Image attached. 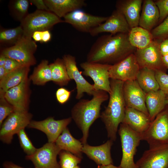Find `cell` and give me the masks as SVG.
<instances>
[{
  "instance_id": "6da1fadb",
  "label": "cell",
  "mask_w": 168,
  "mask_h": 168,
  "mask_svg": "<svg viewBox=\"0 0 168 168\" xmlns=\"http://www.w3.org/2000/svg\"><path fill=\"white\" fill-rule=\"evenodd\" d=\"M128 34H110L98 37L87 55L86 61L113 65L134 53L136 49L130 44Z\"/></svg>"
},
{
  "instance_id": "7a4b0ae2",
  "label": "cell",
  "mask_w": 168,
  "mask_h": 168,
  "mask_svg": "<svg viewBox=\"0 0 168 168\" xmlns=\"http://www.w3.org/2000/svg\"><path fill=\"white\" fill-rule=\"evenodd\" d=\"M107 93L103 90L96 91L91 100H81L71 110V117L82 132L81 141L83 145L86 143L90 126L100 117L101 105L109 98Z\"/></svg>"
},
{
  "instance_id": "3957f363",
  "label": "cell",
  "mask_w": 168,
  "mask_h": 168,
  "mask_svg": "<svg viewBox=\"0 0 168 168\" xmlns=\"http://www.w3.org/2000/svg\"><path fill=\"white\" fill-rule=\"evenodd\" d=\"M124 82L110 79L109 102L100 117L105 125L108 137L113 141L116 139L119 126L122 123L125 115L126 105L123 92Z\"/></svg>"
},
{
  "instance_id": "277c9868",
  "label": "cell",
  "mask_w": 168,
  "mask_h": 168,
  "mask_svg": "<svg viewBox=\"0 0 168 168\" xmlns=\"http://www.w3.org/2000/svg\"><path fill=\"white\" fill-rule=\"evenodd\" d=\"M118 131L122 151L119 166L121 168H137L134 158L142 140L141 133L133 130L123 123L120 124Z\"/></svg>"
},
{
  "instance_id": "5b68a950",
  "label": "cell",
  "mask_w": 168,
  "mask_h": 168,
  "mask_svg": "<svg viewBox=\"0 0 168 168\" xmlns=\"http://www.w3.org/2000/svg\"><path fill=\"white\" fill-rule=\"evenodd\" d=\"M64 21L50 11L37 10L28 14L21 22L23 36L32 38L36 31L49 30L55 25Z\"/></svg>"
},
{
  "instance_id": "8992f818",
  "label": "cell",
  "mask_w": 168,
  "mask_h": 168,
  "mask_svg": "<svg viewBox=\"0 0 168 168\" xmlns=\"http://www.w3.org/2000/svg\"><path fill=\"white\" fill-rule=\"evenodd\" d=\"M142 140L147 142L149 147L168 144V106L151 122L148 128L141 134Z\"/></svg>"
},
{
  "instance_id": "52a82bcc",
  "label": "cell",
  "mask_w": 168,
  "mask_h": 168,
  "mask_svg": "<svg viewBox=\"0 0 168 168\" xmlns=\"http://www.w3.org/2000/svg\"><path fill=\"white\" fill-rule=\"evenodd\" d=\"M37 48V45L32 38L23 35L15 44L2 49L0 54L23 65L30 67L36 63L34 54Z\"/></svg>"
},
{
  "instance_id": "ba28073f",
  "label": "cell",
  "mask_w": 168,
  "mask_h": 168,
  "mask_svg": "<svg viewBox=\"0 0 168 168\" xmlns=\"http://www.w3.org/2000/svg\"><path fill=\"white\" fill-rule=\"evenodd\" d=\"M160 43L153 40L146 47L136 49L134 54L140 69L146 68L166 72L167 69L163 63L160 51Z\"/></svg>"
},
{
  "instance_id": "9c48e42d",
  "label": "cell",
  "mask_w": 168,
  "mask_h": 168,
  "mask_svg": "<svg viewBox=\"0 0 168 168\" xmlns=\"http://www.w3.org/2000/svg\"><path fill=\"white\" fill-rule=\"evenodd\" d=\"M32 117V114L28 111H14L6 118L0 126L1 141L7 144H10L13 136L28 127Z\"/></svg>"
},
{
  "instance_id": "30bf717a",
  "label": "cell",
  "mask_w": 168,
  "mask_h": 168,
  "mask_svg": "<svg viewBox=\"0 0 168 168\" xmlns=\"http://www.w3.org/2000/svg\"><path fill=\"white\" fill-rule=\"evenodd\" d=\"M112 65L86 61L80 63L83 75L93 80L96 91L103 90L109 94L111 90L109 70Z\"/></svg>"
},
{
  "instance_id": "8fae6325",
  "label": "cell",
  "mask_w": 168,
  "mask_h": 168,
  "mask_svg": "<svg viewBox=\"0 0 168 168\" xmlns=\"http://www.w3.org/2000/svg\"><path fill=\"white\" fill-rule=\"evenodd\" d=\"M108 17L95 16L78 9L68 13L64 21L72 25L78 31L90 33L94 28L104 22Z\"/></svg>"
},
{
  "instance_id": "7c38bea8",
  "label": "cell",
  "mask_w": 168,
  "mask_h": 168,
  "mask_svg": "<svg viewBox=\"0 0 168 168\" xmlns=\"http://www.w3.org/2000/svg\"><path fill=\"white\" fill-rule=\"evenodd\" d=\"M61 151L55 143L48 142L26 159L31 161L35 168H60L57 156Z\"/></svg>"
},
{
  "instance_id": "4fadbf2b",
  "label": "cell",
  "mask_w": 168,
  "mask_h": 168,
  "mask_svg": "<svg viewBox=\"0 0 168 168\" xmlns=\"http://www.w3.org/2000/svg\"><path fill=\"white\" fill-rule=\"evenodd\" d=\"M135 163L137 168H168V144L149 147Z\"/></svg>"
},
{
  "instance_id": "5bb4252c",
  "label": "cell",
  "mask_w": 168,
  "mask_h": 168,
  "mask_svg": "<svg viewBox=\"0 0 168 168\" xmlns=\"http://www.w3.org/2000/svg\"><path fill=\"white\" fill-rule=\"evenodd\" d=\"M140 68L134 53L112 65L109 70L110 79L125 82L136 80Z\"/></svg>"
},
{
  "instance_id": "9a60e30c",
  "label": "cell",
  "mask_w": 168,
  "mask_h": 168,
  "mask_svg": "<svg viewBox=\"0 0 168 168\" xmlns=\"http://www.w3.org/2000/svg\"><path fill=\"white\" fill-rule=\"evenodd\" d=\"M62 59L65 64L68 74L71 80H73L76 85L77 94L76 98L80 99L85 93L89 95H93L96 91L93 85L91 84L82 75L77 65L76 58L69 54H65Z\"/></svg>"
},
{
  "instance_id": "2e32d148",
  "label": "cell",
  "mask_w": 168,
  "mask_h": 168,
  "mask_svg": "<svg viewBox=\"0 0 168 168\" xmlns=\"http://www.w3.org/2000/svg\"><path fill=\"white\" fill-rule=\"evenodd\" d=\"M72 119L71 117H69L56 120L53 117H49L41 121L31 120L28 127L43 132L46 135L48 142L55 143Z\"/></svg>"
},
{
  "instance_id": "e0dca14e",
  "label": "cell",
  "mask_w": 168,
  "mask_h": 168,
  "mask_svg": "<svg viewBox=\"0 0 168 168\" xmlns=\"http://www.w3.org/2000/svg\"><path fill=\"white\" fill-rule=\"evenodd\" d=\"M123 92L126 107L138 110L149 116L145 103L146 94L136 80L124 82Z\"/></svg>"
},
{
  "instance_id": "ac0fdd59",
  "label": "cell",
  "mask_w": 168,
  "mask_h": 168,
  "mask_svg": "<svg viewBox=\"0 0 168 168\" xmlns=\"http://www.w3.org/2000/svg\"><path fill=\"white\" fill-rule=\"evenodd\" d=\"M30 81L27 77L19 84L10 88L5 92L4 97L14 107L15 111H28Z\"/></svg>"
},
{
  "instance_id": "d6986e66",
  "label": "cell",
  "mask_w": 168,
  "mask_h": 168,
  "mask_svg": "<svg viewBox=\"0 0 168 168\" xmlns=\"http://www.w3.org/2000/svg\"><path fill=\"white\" fill-rule=\"evenodd\" d=\"M130 28L122 14L117 9L103 23L93 29L89 33L95 36L102 33L114 35L118 33H128Z\"/></svg>"
},
{
  "instance_id": "ffe728a7",
  "label": "cell",
  "mask_w": 168,
  "mask_h": 168,
  "mask_svg": "<svg viewBox=\"0 0 168 168\" xmlns=\"http://www.w3.org/2000/svg\"><path fill=\"white\" fill-rule=\"evenodd\" d=\"M142 2V0H119L116 2V9L123 15L130 29L138 26Z\"/></svg>"
},
{
  "instance_id": "44dd1931",
  "label": "cell",
  "mask_w": 168,
  "mask_h": 168,
  "mask_svg": "<svg viewBox=\"0 0 168 168\" xmlns=\"http://www.w3.org/2000/svg\"><path fill=\"white\" fill-rule=\"evenodd\" d=\"M113 142L109 139L104 144L96 146L86 143L83 145L82 152L98 165L113 164L110 150Z\"/></svg>"
},
{
  "instance_id": "7402d4cb",
  "label": "cell",
  "mask_w": 168,
  "mask_h": 168,
  "mask_svg": "<svg viewBox=\"0 0 168 168\" xmlns=\"http://www.w3.org/2000/svg\"><path fill=\"white\" fill-rule=\"evenodd\" d=\"M138 26L151 31L158 24L159 13L154 1H143Z\"/></svg>"
},
{
  "instance_id": "603a6c76",
  "label": "cell",
  "mask_w": 168,
  "mask_h": 168,
  "mask_svg": "<svg viewBox=\"0 0 168 168\" xmlns=\"http://www.w3.org/2000/svg\"><path fill=\"white\" fill-rule=\"evenodd\" d=\"M151 122L149 116L143 112L126 107L122 123L135 131L142 133L148 128Z\"/></svg>"
},
{
  "instance_id": "cb8c5ba5",
  "label": "cell",
  "mask_w": 168,
  "mask_h": 168,
  "mask_svg": "<svg viewBox=\"0 0 168 168\" xmlns=\"http://www.w3.org/2000/svg\"><path fill=\"white\" fill-rule=\"evenodd\" d=\"M50 11L60 18L86 5L84 0H44Z\"/></svg>"
},
{
  "instance_id": "d4e9b609",
  "label": "cell",
  "mask_w": 168,
  "mask_h": 168,
  "mask_svg": "<svg viewBox=\"0 0 168 168\" xmlns=\"http://www.w3.org/2000/svg\"><path fill=\"white\" fill-rule=\"evenodd\" d=\"M166 95L160 89L146 94V105L151 121L166 105Z\"/></svg>"
},
{
  "instance_id": "484cf974",
  "label": "cell",
  "mask_w": 168,
  "mask_h": 168,
  "mask_svg": "<svg viewBox=\"0 0 168 168\" xmlns=\"http://www.w3.org/2000/svg\"><path fill=\"white\" fill-rule=\"evenodd\" d=\"M55 143L61 151L69 152L82 159L83 145L81 141L72 136L67 127L59 136Z\"/></svg>"
},
{
  "instance_id": "4316f807",
  "label": "cell",
  "mask_w": 168,
  "mask_h": 168,
  "mask_svg": "<svg viewBox=\"0 0 168 168\" xmlns=\"http://www.w3.org/2000/svg\"><path fill=\"white\" fill-rule=\"evenodd\" d=\"M30 67L22 66L8 73L4 77L0 80V96H4L7 90L18 85L28 77Z\"/></svg>"
},
{
  "instance_id": "83f0119b",
  "label": "cell",
  "mask_w": 168,
  "mask_h": 168,
  "mask_svg": "<svg viewBox=\"0 0 168 168\" xmlns=\"http://www.w3.org/2000/svg\"><path fill=\"white\" fill-rule=\"evenodd\" d=\"M128 35L130 44L136 49L146 47L153 40L151 32L139 26L131 28Z\"/></svg>"
},
{
  "instance_id": "f1b7e54d",
  "label": "cell",
  "mask_w": 168,
  "mask_h": 168,
  "mask_svg": "<svg viewBox=\"0 0 168 168\" xmlns=\"http://www.w3.org/2000/svg\"><path fill=\"white\" fill-rule=\"evenodd\" d=\"M136 80L146 93L160 89L155 76V71L146 68L140 69Z\"/></svg>"
},
{
  "instance_id": "f546056e",
  "label": "cell",
  "mask_w": 168,
  "mask_h": 168,
  "mask_svg": "<svg viewBox=\"0 0 168 168\" xmlns=\"http://www.w3.org/2000/svg\"><path fill=\"white\" fill-rule=\"evenodd\" d=\"M52 81L60 86L67 85L71 81L62 58H58L49 64Z\"/></svg>"
},
{
  "instance_id": "4dcf8cb0",
  "label": "cell",
  "mask_w": 168,
  "mask_h": 168,
  "mask_svg": "<svg viewBox=\"0 0 168 168\" xmlns=\"http://www.w3.org/2000/svg\"><path fill=\"white\" fill-rule=\"evenodd\" d=\"M29 79L37 85H44L52 81L51 71L48 61L44 60L34 69Z\"/></svg>"
},
{
  "instance_id": "1f68e13d",
  "label": "cell",
  "mask_w": 168,
  "mask_h": 168,
  "mask_svg": "<svg viewBox=\"0 0 168 168\" xmlns=\"http://www.w3.org/2000/svg\"><path fill=\"white\" fill-rule=\"evenodd\" d=\"M23 35V30L20 25L14 28L3 29L0 31V42L1 43L13 45Z\"/></svg>"
},
{
  "instance_id": "d6a6232c",
  "label": "cell",
  "mask_w": 168,
  "mask_h": 168,
  "mask_svg": "<svg viewBox=\"0 0 168 168\" xmlns=\"http://www.w3.org/2000/svg\"><path fill=\"white\" fill-rule=\"evenodd\" d=\"M29 1L16 0L12 2L10 9L14 17L21 22L28 14Z\"/></svg>"
},
{
  "instance_id": "836d02e7",
  "label": "cell",
  "mask_w": 168,
  "mask_h": 168,
  "mask_svg": "<svg viewBox=\"0 0 168 168\" xmlns=\"http://www.w3.org/2000/svg\"><path fill=\"white\" fill-rule=\"evenodd\" d=\"M59 155L60 168H74L81 162L82 159L69 152L64 150L61 151Z\"/></svg>"
},
{
  "instance_id": "e575fe53",
  "label": "cell",
  "mask_w": 168,
  "mask_h": 168,
  "mask_svg": "<svg viewBox=\"0 0 168 168\" xmlns=\"http://www.w3.org/2000/svg\"><path fill=\"white\" fill-rule=\"evenodd\" d=\"M17 135L21 147L27 154L26 156H30L33 154L37 149L33 146L28 138L25 128L20 130Z\"/></svg>"
},
{
  "instance_id": "d590c367",
  "label": "cell",
  "mask_w": 168,
  "mask_h": 168,
  "mask_svg": "<svg viewBox=\"0 0 168 168\" xmlns=\"http://www.w3.org/2000/svg\"><path fill=\"white\" fill-rule=\"evenodd\" d=\"M153 40L160 43L168 37V16L151 31Z\"/></svg>"
},
{
  "instance_id": "8d00e7d4",
  "label": "cell",
  "mask_w": 168,
  "mask_h": 168,
  "mask_svg": "<svg viewBox=\"0 0 168 168\" xmlns=\"http://www.w3.org/2000/svg\"><path fill=\"white\" fill-rule=\"evenodd\" d=\"M14 111V107L4 96H0V126L6 118Z\"/></svg>"
},
{
  "instance_id": "74e56055",
  "label": "cell",
  "mask_w": 168,
  "mask_h": 168,
  "mask_svg": "<svg viewBox=\"0 0 168 168\" xmlns=\"http://www.w3.org/2000/svg\"><path fill=\"white\" fill-rule=\"evenodd\" d=\"M155 76L160 89L168 94V74L160 71H155Z\"/></svg>"
},
{
  "instance_id": "f35d334b",
  "label": "cell",
  "mask_w": 168,
  "mask_h": 168,
  "mask_svg": "<svg viewBox=\"0 0 168 168\" xmlns=\"http://www.w3.org/2000/svg\"><path fill=\"white\" fill-rule=\"evenodd\" d=\"M154 2L159 11V25L168 16V0H157Z\"/></svg>"
},
{
  "instance_id": "ab89813d",
  "label": "cell",
  "mask_w": 168,
  "mask_h": 168,
  "mask_svg": "<svg viewBox=\"0 0 168 168\" xmlns=\"http://www.w3.org/2000/svg\"><path fill=\"white\" fill-rule=\"evenodd\" d=\"M72 91L63 87L58 88L56 92V97L57 101L61 104L66 103L69 100Z\"/></svg>"
},
{
  "instance_id": "60d3db41",
  "label": "cell",
  "mask_w": 168,
  "mask_h": 168,
  "mask_svg": "<svg viewBox=\"0 0 168 168\" xmlns=\"http://www.w3.org/2000/svg\"><path fill=\"white\" fill-rule=\"evenodd\" d=\"M6 58V61L3 67L8 73L13 71L22 66H24L14 59Z\"/></svg>"
},
{
  "instance_id": "b9f144b4",
  "label": "cell",
  "mask_w": 168,
  "mask_h": 168,
  "mask_svg": "<svg viewBox=\"0 0 168 168\" xmlns=\"http://www.w3.org/2000/svg\"><path fill=\"white\" fill-rule=\"evenodd\" d=\"M29 1L36 7L37 10L50 11L43 0H30Z\"/></svg>"
},
{
  "instance_id": "7bdbcfd3",
  "label": "cell",
  "mask_w": 168,
  "mask_h": 168,
  "mask_svg": "<svg viewBox=\"0 0 168 168\" xmlns=\"http://www.w3.org/2000/svg\"><path fill=\"white\" fill-rule=\"evenodd\" d=\"M160 49L162 56L168 54V37L160 43Z\"/></svg>"
},
{
  "instance_id": "ee69618b",
  "label": "cell",
  "mask_w": 168,
  "mask_h": 168,
  "mask_svg": "<svg viewBox=\"0 0 168 168\" xmlns=\"http://www.w3.org/2000/svg\"><path fill=\"white\" fill-rule=\"evenodd\" d=\"M51 37V34L48 30L42 31L41 42L46 43L49 41Z\"/></svg>"
},
{
  "instance_id": "f6af8a7d",
  "label": "cell",
  "mask_w": 168,
  "mask_h": 168,
  "mask_svg": "<svg viewBox=\"0 0 168 168\" xmlns=\"http://www.w3.org/2000/svg\"><path fill=\"white\" fill-rule=\"evenodd\" d=\"M3 166L4 168H25L17 165L12 162L8 161L4 162L3 164Z\"/></svg>"
},
{
  "instance_id": "bcb514c9",
  "label": "cell",
  "mask_w": 168,
  "mask_h": 168,
  "mask_svg": "<svg viewBox=\"0 0 168 168\" xmlns=\"http://www.w3.org/2000/svg\"><path fill=\"white\" fill-rule=\"evenodd\" d=\"M42 31H36L34 32L32 38L35 41L41 42Z\"/></svg>"
},
{
  "instance_id": "7dc6e473",
  "label": "cell",
  "mask_w": 168,
  "mask_h": 168,
  "mask_svg": "<svg viewBox=\"0 0 168 168\" xmlns=\"http://www.w3.org/2000/svg\"><path fill=\"white\" fill-rule=\"evenodd\" d=\"M8 73L3 67H0V80L4 77Z\"/></svg>"
},
{
  "instance_id": "c3c4849f",
  "label": "cell",
  "mask_w": 168,
  "mask_h": 168,
  "mask_svg": "<svg viewBox=\"0 0 168 168\" xmlns=\"http://www.w3.org/2000/svg\"><path fill=\"white\" fill-rule=\"evenodd\" d=\"M97 168H121L119 166H117L113 164L105 165H98Z\"/></svg>"
},
{
  "instance_id": "681fc988",
  "label": "cell",
  "mask_w": 168,
  "mask_h": 168,
  "mask_svg": "<svg viewBox=\"0 0 168 168\" xmlns=\"http://www.w3.org/2000/svg\"><path fill=\"white\" fill-rule=\"evenodd\" d=\"M163 63L167 69H168V54L162 56Z\"/></svg>"
},
{
  "instance_id": "f907efd6",
  "label": "cell",
  "mask_w": 168,
  "mask_h": 168,
  "mask_svg": "<svg viewBox=\"0 0 168 168\" xmlns=\"http://www.w3.org/2000/svg\"><path fill=\"white\" fill-rule=\"evenodd\" d=\"M7 58L5 56L0 54V67H3L5 63Z\"/></svg>"
},
{
  "instance_id": "816d5d0a",
  "label": "cell",
  "mask_w": 168,
  "mask_h": 168,
  "mask_svg": "<svg viewBox=\"0 0 168 168\" xmlns=\"http://www.w3.org/2000/svg\"><path fill=\"white\" fill-rule=\"evenodd\" d=\"M166 105L168 106V94L166 95Z\"/></svg>"
},
{
  "instance_id": "f5cc1de1",
  "label": "cell",
  "mask_w": 168,
  "mask_h": 168,
  "mask_svg": "<svg viewBox=\"0 0 168 168\" xmlns=\"http://www.w3.org/2000/svg\"><path fill=\"white\" fill-rule=\"evenodd\" d=\"M74 168H80V167H79V166H76Z\"/></svg>"
}]
</instances>
